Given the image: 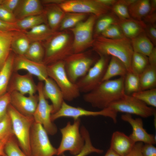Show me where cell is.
Instances as JSON below:
<instances>
[{
    "label": "cell",
    "instance_id": "1",
    "mask_svg": "<svg viewBox=\"0 0 156 156\" xmlns=\"http://www.w3.org/2000/svg\"><path fill=\"white\" fill-rule=\"evenodd\" d=\"M124 77L102 81L91 91L84 94V101L94 107L105 109L125 95L124 90Z\"/></svg>",
    "mask_w": 156,
    "mask_h": 156
},
{
    "label": "cell",
    "instance_id": "2",
    "mask_svg": "<svg viewBox=\"0 0 156 156\" xmlns=\"http://www.w3.org/2000/svg\"><path fill=\"white\" fill-rule=\"evenodd\" d=\"M92 47L99 55L114 57L125 64L128 71H131V63L133 51L131 40L125 37L110 39L101 35L94 37Z\"/></svg>",
    "mask_w": 156,
    "mask_h": 156
},
{
    "label": "cell",
    "instance_id": "3",
    "mask_svg": "<svg viewBox=\"0 0 156 156\" xmlns=\"http://www.w3.org/2000/svg\"><path fill=\"white\" fill-rule=\"evenodd\" d=\"M73 34L69 29L55 31L42 44L44 50L43 63L48 65L63 61L73 53Z\"/></svg>",
    "mask_w": 156,
    "mask_h": 156
},
{
    "label": "cell",
    "instance_id": "4",
    "mask_svg": "<svg viewBox=\"0 0 156 156\" xmlns=\"http://www.w3.org/2000/svg\"><path fill=\"white\" fill-rule=\"evenodd\" d=\"M8 113L11 119L13 134L20 148L28 156H31L30 135L34 122L33 117L21 114L10 104L8 108Z\"/></svg>",
    "mask_w": 156,
    "mask_h": 156
},
{
    "label": "cell",
    "instance_id": "5",
    "mask_svg": "<svg viewBox=\"0 0 156 156\" xmlns=\"http://www.w3.org/2000/svg\"><path fill=\"white\" fill-rule=\"evenodd\" d=\"M80 119L74 120L73 124L68 122L66 126L60 129L62 139L57 150V155H62L66 151L75 155L82 150L84 144V138L79 130Z\"/></svg>",
    "mask_w": 156,
    "mask_h": 156
},
{
    "label": "cell",
    "instance_id": "6",
    "mask_svg": "<svg viewBox=\"0 0 156 156\" xmlns=\"http://www.w3.org/2000/svg\"><path fill=\"white\" fill-rule=\"evenodd\" d=\"M48 77L52 79L61 90L64 100L71 101L79 97L80 92L76 83L72 82L66 73L64 61L47 65Z\"/></svg>",
    "mask_w": 156,
    "mask_h": 156
},
{
    "label": "cell",
    "instance_id": "7",
    "mask_svg": "<svg viewBox=\"0 0 156 156\" xmlns=\"http://www.w3.org/2000/svg\"><path fill=\"white\" fill-rule=\"evenodd\" d=\"M63 61L67 76L74 83L85 75L96 61L90 52L85 51L73 53Z\"/></svg>",
    "mask_w": 156,
    "mask_h": 156
},
{
    "label": "cell",
    "instance_id": "8",
    "mask_svg": "<svg viewBox=\"0 0 156 156\" xmlns=\"http://www.w3.org/2000/svg\"><path fill=\"white\" fill-rule=\"evenodd\" d=\"M98 17L91 14L85 20L82 21L74 27L68 29L73 36V53L84 52L92 47L94 41L93 32Z\"/></svg>",
    "mask_w": 156,
    "mask_h": 156
},
{
    "label": "cell",
    "instance_id": "9",
    "mask_svg": "<svg viewBox=\"0 0 156 156\" xmlns=\"http://www.w3.org/2000/svg\"><path fill=\"white\" fill-rule=\"evenodd\" d=\"M48 134L42 126L35 122L31 130L30 146L31 156H53L57 149L51 144Z\"/></svg>",
    "mask_w": 156,
    "mask_h": 156
},
{
    "label": "cell",
    "instance_id": "10",
    "mask_svg": "<svg viewBox=\"0 0 156 156\" xmlns=\"http://www.w3.org/2000/svg\"><path fill=\"white\" fill-rule=\"evenodd\" d=\"M99 56L86 74L75 83L80 93L85 94L91 91L102 82L111 57Z\"/></svg>",
    "mask_w": 156,
    "mask_h": 156
},
{
    "label": "cell",
    "instance_id": "11",
    "mask_svg": "<svg viewBox=\"0 0 156 156\" xmlns=\"http://www.w3.org/2000/svg\"><path fill=\"white\" fill-rule=\"evenodd\" d=\"M109 107L117 113L135 114L144 118L155 116L156 113L155 108L147 105L131 95L125 94L112 103Z\"/></svg>",
    "mask_w": 156,
    "mask_h": 156
},
{
    "label": "cell",
    "instance_id": "12",
    "mask_svg": "<svg viewBox=\"0 0 156 156\" xmlns=\"http://www.w3.org/2000/svg\"><path fill=\"white\" fill-rule=\"evenodd\" d=\"M117 113L109 107L99 111L87 110L81 107L72 106L67 104L64 101L59 109L51 115L52 122L62 117L73 118L74 120L83 116H103L111 118L115 123L117 122Z\"/></svg>",
    "mask_w": 156,
    "mask_h": 156
},
{
    "label": "cell",
    "instance_id": "13",
    "mask_svg": "<svg viewBox=\"0 0 156 156\" xmlns=\"http://www.w3.org/2000/svg\"><path fill=\"white\" fill-rule=\"evenodd\" d=\"M43 83L39 82L37 85L38 101L33 117L35 122L41 124L48 134L53 135L56 133L57 128L51 119L53 108L49 103L43 92Z\"/></svg>",
    "mask_w": 156,
    "mask_h": 156
},
{
    "label": "cell",
    "instance_id": "14",
    "mask_svg": "<svg viewBox=\"0 0 156 156\" xmlns=\"http://www.w3.org/2000/svg\"><path fill=\"white\" fill-rule=\"evenodd\" d=\"M58 5L65 12L90 14L98 18L108 13L111 10L96 0H64Z\"/></svg>",
    "mask_w": 156,
    "mask_h": 156
},
{
    "label": "cell",
    "instance_id": "15",
    "mask_svg": "<svg viewBox=\"0 0 156 156\" xmlns=\"http://www.w3.org/2000/svg\"><path fill=\"white\" fill-rule=\"evenodd\" d=\"M121 118L122 120L127 122L131 126L132 132L129 136L134 142L153 145L155 144V136L148 133L144 128L143 121L141 118H134L131 115L127 114H122Z\"/></svg>",
    "mask_w": 156,
    "mask_h": 156
},
{
    "label": "cell",
    "instance_id": "16",
    "mask_svg": "<svg viewBox=\"0 0 156 156\" xmlns=\"http://www.w3.org/2000/svg\"><path fill=\"white\" fill-rule=\"evenodd\" d=\"M24 70L28 73L36 76L40 81H44L48 76L47 65L43 62H35L23 56L15 55L13 64V71Z\"/></svg>",
    "mask_w": 156,
    "mask_h": 156
},
{
    "label": "cell",
    "instance_id": "17",
    "mask_svg": "<svg viewBox=\"0 0 156 156\" xmlns=\"http://www.w3.org/2000/svg\"><path fill=\"white\" fill-rule=\"evenodd\" d=\"M38 101V95L26 96L17 91L10 92V104L21 114L33 116Z\"/></svg>",
    "mask_w": 156,
    "mask_h": 156
},
{
    "label": "cell",
    "instance_id": "18",
    "mask_svg": "<svg viewBox=\"0 0 156 156\" xmlns=\"http://www.w3.org/2000/svg\"><path fill=\"white\" fill-rule=\"evenodd\" d=\"M12 74L7 92L17 91L21 94L29 95L35 94L37 91V85L34 82L32 75L28 73L22 75L14 72Z\"/></svg>",
    "mask_w": 156,
    "mask_h": 156
},
{
    "label": "cell",
    "instance_id": "19",
    "mask_svg": "<svg viewBox=\"0 0 156 156\" xmlns=\"http://www.w3.org/2000/svg\"><path fill=\"white\" fill-rule=\"evenodd\" d=\"M43 92L46 99H49L53 107V114L58 111L64 101L63 94L55 82L48 77L44 81Z\"/></svg>",
    "mask_w": 156,
    "mask_h": 156
},
{
    "label": "cell",
    "instance_id": "20",
    "mask_svg": "<svg viewBox=\"0 0 156 156\" xmlns=\"http://www.w3.org/2000/svg\"><path fill=\"white\" fill-rule=\"evenodd\" d=\"M41 3L39 0H20L13 13L17 20L42 14L44 12V9Z\"/></svg>",
    "mask_w": 156,
    "mask_h": 156
},
{
    "label": "cell",
    "instance_id": "21",
    "mask_svg": "<svg viewBox=\"0 0 156 156\" xmlns=\"http://www.w3.org/2000/svg\"><path fill=\"white\" fill-rule=\"evenodd\" d=\"M135 143L129 136L122 132L116 131L112 134L109 148L120 156H126Z\"/></svg>",
    "mask_w": 156,
    "mask_h": 156
},
{
    "label": "cell",
    "instance_id": "22",
    "mask_svg": "<svg viewBox=\"0 0 156 156\" xmlns=\"http://www.w3.org/2000/svg\"><path fill=\"white\" fill-rule=\"evenodd\" d=\"M118 25L124 36L130 40L144 32L146 26L143 21L131 18L125 19H118Z\"/></svg>",
    "mask_w": 156,
    "mask_h": 156
},
{
    "label": "cell",
    "instance_id": "23",
    "mask_svg": "<svg viewBox=\"0 0 156 156\" xmlns=\"http://www.w3.org/2000/svg\"><path fill=\"white\" fill-rule=\"evenodd\" d=\"M44 9L49 26L53 31H57L66 13L57 4L45 5Z\"/></svg>",
    "mask_w": 156,
    "mask_h": 156
},
{
    "label": "cell",
    "instance_id": "24",
    "mask_svg": "<svg viewBox=\"0 0 156 156\" xmlns=\"http://www.w3.org/2000/svg\"><path fill=\"white\" fill-rule=\"evenodd\" d=\"M15 54H10L0 70V96L6 93L13 71Z\"/></svg>",
    "mask_w": 156,
    "mask_h": 156
},
{
    "label": "cell",
    "instance_id": "25",
    "mask_svg": "<svg viewBox=\"0 0 156 156\" xmlns=\"http://www.w3.org/2000/svg\"><path fill=\"white\" fill-rule=\"evenodd\" d=\"M18 31H0V70L11 52V43Z\"/></svg>",
    "mask_w": 156,
    "mask_h": 156
},
{
    "label": "cell",
    "instance_id": "26",
    "mask_svg": "<svg viewBox=\"0 0 156 156\" xmlns=\"http://www.w3.org/2000/svg\"><path fill=\"white\" fill-rule=\"evenodd\" d=\"M128 71L122 61L116 57H111L102 81L117 76L125 77Z\"/></svg>",
    "mask_w": 156,
    "mask_h": 156
},
{
    "label": "cell",
    "instance_id": "27",
    "mask_svg": "<svg viewBox=\"0 0 156 156\" xmlns=\"http://www.w3.org/2000/svg\"><path fill=\"white\" fill-rule=\"evenodd\" d=\"M52 31L48 25L43 23L36 26L25 33L31 42H44L48 39L55 32Z\"/></svg>",
    "mask_w": 156,
    "mask_h": 156
},
{
    "label": "cell",
    "instance_id": "28",
    "mask_svg": "<svg viewBox=\"0 0 156 156\" xmlns=\"http://www.w3.org/2000/svg\"><path fill=\"white\" fill-rule=\"evenodd\" d=\"M134 52L148 56L155 47L145 32L131 39Z\"/></svg>",
    "mask_w": 156,
    "mask_h": 156
},
{
    "label": "cell",
    "instance_id": "29",
    "mask_svg": "<svg viewBox=\"0 0 156 156\" xmlns=\"http://www.w3.org/2000/svg\"><path fill=\"white\" fill-rule=\"evenodd\" d=\"M131 18L138 20L142 19L149 14L151 11L150 1L136 0L128 7Z\"/></svg>",
    "mask_w": 156,
    "mask_h": 156
},
{
    "label": "cell",
    "instance_id": "30",
    "mask_svg": "<svg viewBox=\"0 0 156 156\" xmlns=\"http://www.w3.org/2000/svg\"><path fill=\"white\" fill-rule=\"evenodd\" d=\"M139 77L140 90L155 88L156 66L149 64Z\"/></svg>",
    "mask_w": 156,
    "mask_h": 156
},
{
    "label": "cell",
    "instance_id": "31",
    "mask_svg": "<svg viewBox=\"0 0 156 156\" xmlns=\"http://www.w3.org/2000/svg\"><path fill=\"white\" fill-rule=\"evenodd\" d=\"M25 31L18 32L12 41V51L16 55L24 56L31 43Z\"/></svg>",
    "mask_w": 156,
    "mask_h": 156
},
{
    "label": "cell",
    "instance_id": "32",
    "mask_svg": "<svg viewBox=\"0 0 156 156\" xmlns=\"http://www.w3.org/2000/svg\"><path fill=\"white\" fill-rule=\"evenodd\" d=\"M47 21L44 11L42 14L28 16L17 20L16 24L21 30L25 31L40 24L46 23Z\"/></svg>",
    "mask_w": 156,
    "mask_h": 156
},
{
    "label": "cell",
    "instance_id": "33",
    "mask_svg": "<svg viewBox=\"0 0 156 156\" xmlns=\"http://www.w3.org/2000/svg\"><path fill=\"white\" fill-rule=\"evenodd\" d=\"M124 86L125 94L131 95L140 90L139 75L132 71H128L124 78Z\"/></svg>",
    "mask_w": 156,
    "mask_h": 156
},
{
    "label": "cell",
    "instance_id": "34",
    "mask_svg": "<svg viewBox=\"0 0 156 156\" xmlns=\"http://www.w3.org/2000/svg\"><path fill=\"white\" fill-rule=\"evenodd\" d=\"M87 14L74 12H66L60 24V31L71 28L84 20Z\"/></svg>",
    "mask_w": 156,
    "mask_h": 156
},
{
    "label": "cell",
    "instance_id": "35",
    "mask_svg": "<svg viewBox=\"0 0 156 156\" xmlns=\"http://www.w3.org/2000/svg\"><path fill=\"white\" fill-rule=\"evenodd\" d=\"M44 55V50L41 42H31L25 54L23 56L31 61L43 62Z\"/></svg>",
    "mask_w": 156,
    "mask_h": 156
},
{
    "label": "cell",
    "instance_id": "36",
    "mask_svg": "<svg viewBox=\"0 0 156 156\" xmlns=\"http://www.w3.org/2000/svg\"><path fill=\"white\" fill-rule=\"evenodd\" d=\"M80 132L84 140V146L81 151L74 156H86L93 153L98 154L102 153L103 150L96 148L92 144L89 132L87 129L83 126L81 127ZM62 156H66L64 154Z\"/></svg>",
    "mask_w": 156,
    "mask_h": 156
},
{
    "label": "cell",
    "instance_id": "37",
    "mask_svg": "<svg viewBox=\"0 0 156 156\" xmlns=\"http://www.w3.org/2000/svg\"><path fill=\"white\" fill-rule=\"evenodd\" d=\"M100 17L96 22L93 37L100 35L110 26L118 24V19L113 14L107 13Z\"/></svg>",
    "mask_w": 156,
    "mask_h": 156
},
{
    "label": "cell",
    "instance_id": "38",
    "mask_svg": "<svg viewBox=\"0 0 156 156\" xmlns=\"http://www.w3.org/2000/svg\"><path fill=\"white\" fill-rule=\"evenodd\" d=\"M148 64L147 56L133 52L131 60V71L139 75L145 70Z\"/></svg>",
    "mask_w": 156,
    "mask_h": 156
},
{
    "label": "cell",
    "instance_id": "39",
    "mask_svg": "<svg viewBox=\"0 0 156 156\" xmlns=\"http://www.w3.org/2000/svg\"><path fill=\"white\" fill-rule=\"evenodd\" d=\"M131 95L142 101L147 105L156 107V88L140 90Z\"/></svg>",
    "mask_w": 156,
    "mask_h": 156
},
{
    "label": "cell",
    "instance_id": "40",
    "mask_svg": "<svg viewBox=\"0 0 156 156\" xmlns=\"http://www.w3.org/2000/svg\"><path fill=\"white\" fill-rule=\"evenodd\" d=\"M7 156H28L20 148L14 136L12 135L7 142L5 148Z\"/></svg>",
    "mask_w": 156,
    "mask_h": 156
},
{
    "label": "cell",
    "instance_id": "41",
    "mask_svg": "<svg viewBox=\"0 0 156 156\" xmlns=\"http://www.w3.org/2000/svg\"><path fill=\"white\" fill-rule=\"evenodd\" d=\"M113 13L119 19H125L131 18L129 11L128 7L123 0H117L111 8Z\"/></svg>",
    "mask_w": 156,
    "mask_h": 156
},
{
    "label": "cell",
    "instance_id": "42",
    "mask_svg": "<svg viewBox=\"0 0 156 156\" xmlns=\"http://www.w3.org/2000/svg\"><path fill=\"white\" fill-rule=\"evenodd\" d=\"M12 134H13L11 120L7 113L3 119L0 121V140Z\"/></svg>",
    "mask_w": 156,
    "mask_h": 156
},
{
    "label": "cell",
    "instance_id": "43",
    "mask_svg": "<svg viewBox=\"0 0 156 156\" xmlns=\"http://www.w3.org/2000/svg\"><path fill=\"white\" fill-rule=\"evenodd\" d=\"M100 35L105 38L113 39H120L125 37L118 24L110 26Z\"/></svg>",
    "mask_w": 156,
    "mask_h": 156
},
{
    "label": "cell",
    "instance_id": "44",
    "mask_svg": "<svg viewBox=\"0 0 156 156\" xmlns=\"http://www.w3.org/2000/svg\"><path fill=\"white\" fill-rule=\"evenodd\" d=\"M10 104V92H7L0 96V121L8 113V109Z\"/></svg>",
    "mask_w": 156,
    "mask_h": 156
},
{
    "label": "cell",
    "instance_id": "45",
    "mask_svg": "<svg viewBox=\"0 0 156 156\" xmlns=\"http://www.w3.org/2000/svg\"><path fill=\"white\" fill-rule=\"evenodd\" d=\"M0 19L9 23H15L17 21L13 13L2 5H0Z\"/></svg>",
    "mask_w": 156,
    "mask_h": 156
},
{
    "label": "cell",
    "instance_id": "46",
    "mask_svg": "<svg viewBox=\"0 0 156 156\" xmlns=\"http://www.w3.org/2000/svg\"><path fill=\"white\" fill-rule=\"evenodd\" d=\"M145 33L154 45L156 44V25L146 24Z\"/></svg>",
    "mask_w": 156,
    "mask_h": 156
},
{
    "label": "cell",
    "instance_id": "47",
    "mask_svg": "<svg viewBox=\"0 0 156 156\" xmlns=\"http://www.w3.org/2000/svg\"><path fill=\"white\" fill-rule=\"evenodd\" d=\"M0 31H24L21 30L18 28L16 24V23H8L0 19Z\"/></svg>",
    "mask_w": 156,
    "mask_h": 156
},
{
    "label": "cell",
    "instance_id": "48",
    "mask_svg": "<svg viewBox=\"0 0 156 156\" xmlns=\"http://www.w3.org/2000/svg\"><path fill=\"white\" fill-rule=\"evenodd\" d=\"M142 153L143 156H156V148L153 144H144Z\"/></svg>",
    "mask_w": 156,
    "mask_h": 156
},
{
    "label": "cell",
    "instance_id": "49",
    "mask_svg": "<svg viewBox=\"0 0 156 156\" xmlns=\"http://www.w3.org/2000/svg\"><path fill=\"white\" fill-rule=\"evenodd\" d=\"M144 144L142 142L135 143L131 150L126 156H143L142 148Z\"/></svg>",
    "mask_w": 156,
    "mask_h": 156
},
{
    "label": "cell",
    "instance_id": "50",
    "mask_svg": "<svg viewBox=\"0 0 156 156\" xmlns=\"http://www.w3.org/2000/svg\"><path fill=\"white\" fill-rule=\"evenodd\" d=\"M20 1V0H3L1 5L13 13Z\"/></svg>",
    "mask_w": 156,
    "mask_h": 156
},
{
    "label": "cell",
    "instance_id": "51",
    "mask_svg": "<svg viewBox=\"0 0 156 156\" xmlns=\"http://www.w3.org/2000/svg\"><path fill=\"white\" fill-rule=\"evenodd\" d=\"M13 135V134L8 135L0 140V156H7L5 152V147L7 142Z\"/></svg>",
    "mask_w": 156,
    "mask_h": 156
},
{
    "label": "cell",
    "instance_id": "52",
    "mask_svg": "<svg viewBox=\"0 0 156 156\" xmlns=\"http://www.w3.org/2000/svg\"><path fill=\"white\" fill-rule=\"evenodd\" d=\"M143 19H144V22H143L145 23H146L147 24L156 25V12L149 14L143 18Z\"/></svg>",
    "mask_w": 156,
    "mask_h": 156
},
{
    "label": "cell",
    "instance_id": "53",
    "mask_svg": "<svg viewBox=\"0 0 156 156\" xmlns=\"http://www.w3.org/2000/svg\"><path fill=\"white\" fill-rule=\"evenodd\" d=\"M149 64L156 66V48L155 47L148 56Z\"/></svg>",
    "mask_w": 156,
    "mask_h": 156
},
{
    "label": "cell",
    "instance_id": "54",
    "mask_svg": "<svg viewBox=\"0 0 156 156\" xmlns=\"http://www.w3.org/2000/svg\"><path fill=\"white\" fill-rule=\"evenodd\" d=\"M96 1L101 4L111 9L117 1L116 0H96Z\"/></svg>",
    "mask_w": 156,
    "mask_h": 156
},
{
    "label": "cell",
    "instance_id": "55",
    "mask_svg": "<svg viewBox=\"0 0 156 156\" xmlns=\"http://www.w3.org/2000/svg\"><path fill=\"white\" fill-rule=\"evenodd\" d=\"M64 0H43L41 1L42 3L45 5L49 4H59L64 1Z\"/></svg>",
    "mask_w": 156,
    "mask_h": 156
},
{
    "label": "cell",
    "instance_id": "56",
    "mask_svg": "<svg viewBox=\"0 0 156 156\" xmlns=\"http://www.w3.org/2000/svg\"><path fill=\"white\" fill-rule=\"evenodd\" d=\"M151 11L149 14L153 13L156 11V0H152L150 1Z\"/></svg>",
    "mask_w": 156,
    "mask_h": 156
},
{
    "label": "cell",
    "instance_id": "57",
    "mask_svg": "<svg viewBox=\"0 0 156 156\" xmlns=\"http://www.w3.org/2000/svg\"><path fill=\"white\" fill-rule=\"evenodd\" d=\"M104 156H120L114 151L109 148L107 151Z\"/></svg>",
    "mask_w": 156,
    "mask_h": 156
},
{
    "label": "cell",
    "instance_id": "58",
    "mask_svg": "<svg viewBox=\"0 0 156 156\" xmlns=\"http://www.w3.org/2000/svg\"><path fill=\"white\" fill-rule=\"evenodd\" d=\"M3 0H0V5H1L3 2Z\"/></svg>",
    "mask_w": 156,
    "mask_h": 156
}]
</instances>
